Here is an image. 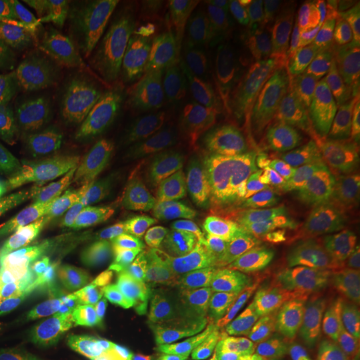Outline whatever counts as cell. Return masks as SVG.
I'll return each instance as SVG.
<instances>
[{"mask_svg": "<svg viewBox=\"0 0 360 360\" xmlns=\"http://www.w3.org/2000/svg\"><path fill=\"white\" fill-rule=\"evenodd\" d=\"M270 58L266 23L245 22L226 40L184 104L180 129L211 165H229L238 154L257 80Z\"/></svg>", "mask_w": 360, "mask_h": 360, "instance_id": "cell-1", "label": "cell"}, {"mask_svg": "<svg viewBox=\"0 0 360 360\" xmlns=\"http://www.w3.org/2000/svg\"><path fill=\"white\" fill-rule=\"evenodd\" d=\"M236 0H186L139 11L136 37L155 94L169 115L179 114L206 72Z\"/></svg>", "mask_w": 360, "mask_h": 360, "instance_id": "cell-2", "label": "cell"}, {"mask_svg": "<svg viewBox=\"0 0 360 360\" xmlns=\"http://www.w3.org/2000/svg\"><path fill=\"white\" fill-rule=\"evenodd\" d=\"M203 190L202 180L176 159L144 158L129 179L122 207V226L131 245H166Z\"/></svg>", "mask_w": 360, "mask_h": 360, "instance_id": "cell-3", "label": "cell"}, {"mask_svg": "<svg viewBox=\"0 0 360 360\" xmlns=\"http://www.w3.org/2000/svg\"><path fill=\"white\" fill-rule=\"evenodd\" d=\"M245 203V188L239 178L205 187L155 259L150 276L168 282L205 267L231 238Z\"/></svg>", "mask_w": 360, "mask_h": 360, "instance_id": "cell-4", "label": "cell"}, {"mask_svg": "<svg viewBox=\"0 0 360 360\" xmlns=\"http://www.w3.org/2000/svg\"><path fill=\"white\" fill-rule=\"evenodd\" d=\"M30 150L38 174L52 183H68L111 167L117 141L96 116L68 107L37 131Z\"/></svg>", "mask_w": 360, "mask_h": 360, "instance_id": "cell-5", "label": "cell"}, {"mask_svg": "<svg viewBox=\"0 0 360 360\" xmlns=\"http://www.w3.org/2000/svg\"><path fill=\"white\" fill-rule=\"evenodd\" d=\"M326 147L327 142L292 143L260 175L254 203L260 217L282 224L322 217L330 196Z\"/></svg>", "mask_w": 360, "mask_h": 360, "instance_id": "cell-6", "label": "cell"}, {"mask_svg": "<svg viewBox=\"0 0 360 360\" xmlns=\"http://www.w3.org/2000/svg\"><path fill=\"white\" fill-rule=\"evenodd\" d=\"M160 324L156 311H112L74 322H47L16 360H105L134 347Z\"/></svg>", "mask_w": 360, "mask_h": 360, "instance_id": "cell-7", "label": "cell"}, {"mask_svg": "<svg viewBox=\"0 0 360 360\" xmlns=\"http://www.w3.org/2000/svg\"><path fill=\"white\" fill-rule=\"evenodd\" d=\"M77 91L83 103L123 131L135 135L171 131L146 80L105 55L91 63Z\"/></svg>", "mask_w": 360, "mask_h": 360, "instance_id": "cell-8", "label": "cell"}, {"mask_svg": "<svg viewBox=\"0 0 360 360\" xmlns=\"http://www.w3.org/2000/svg\"><path fill=\"white\" fill-rule=\"evenodd\" d=\"M303 79L271 70L259 77L243 129L251 163H266L283 154L295 127Z\"/></svg>", "mask_w": 360, "mask_h": 360, "instance_id": "cell-9", "label": "cell"}, {"mask_svg": "<svg viewBox=\"0 0 360 360\" xmlns=\"http://www.w3.org/2000/svg\"><path fill=\"white\" fill-rule=\"evenodd\" d=\"M359 110L347 65L335 59L306 77L290 144L328 142L358 123Z\"/></svg>", "mask_w": 360, "mask_h": 360, "instance_id": "cell-10", "label": "cell"}, {"mask_svg": "<svg viewBox=\"0 0 360 360\" xmlns=\"http://www.w3.org/2000/svg\"><path fill=\"white\" fill-rule=\"evenodd\" d=\"M103 223L101 203L91 193L55 199L32 217L34 245L50 263H72L98 245Z\"/></svg>", "mask_w": 360, "mask_h": 360, "instance_id": "cell-11", "label": "cell"}, {"mask_svg": "<svg viewBox=\"0 0 360 360\" xmlns=\"http://www.w3.org/2000/svg\"><path fill=\"white\" fill-rule=\"evenodd\" d=\"M227 299L220 281L205 278L193 283L156 328L146 360H191L217 328Z\"/></svg>", "mask_w": 360, "mask_h": 360, "instance_id": "cell-12", "label": "cell"}, {"mask_svg": "<svg viewBox=\"0 0 360 360\" xmlns=\"http://www.w3.org/2000/svg\"><path fill=\"white\" fill-rule=\"evenodd\" d=\"M354 281V264L346 255L323 257L294 278L269 287L259 296L254 312L269 319L312 306L316 307L347 291Z\"/></svg>", "mask_w": 360, "mask_h": 360, "instance_id": "cell-13", "label": "cell"}, {"mask_svg": "<svg viewBox=\"0 0 360 360\" xmlns=\"http://www.w3.org/2000/svg\"><path fill=\"white\" fill-rule=\"evenodd\" d=\"M331 238L328 223L302 226L274 236L255 257L245 285L260 290L294 278L324 257Z\"/></svg>", "mask_w": 360, "mask_h": 360, "instance_id": "cell-14", "label": "cell"}, {"mask_svg": "<svg viewBox=\"0 0 360 360\" xmlns=\"http://www.w3.org/2000/svg\"><path fill=\"white\" fill-rule=\"evenodd\" d=\"M75 30L80 46L103 44L124 55L136 32L139 6L131 0H50Z\"/></svg>", "mask_w": 360, "mask_h": 360, "instance_id": "cell-15", "label": "cell"}, {"mask_svg": "<svg viewBox=\"0 0 360 360\" xmlns=\"http://www.w3.org/2000/svg\"><path fill=\"white\" fill-rule=\"evenodd\" d=\"M124 284V267L108 255L62 266L53 271L50 279L53 299L67 312L90 311L110 304L122 295Z\"/></svg>", "mask_w": 360, "mask_h": 360, "instance_id": "cell-16", "label": "cell"}, {"mask_svg": "<svg viewBox=\"0 0 360 360\" xmlns=\"http://www.w3.org/2000/svg\"><path fill=\"white\" fill-rule=\"evenodd\" d=\"M360 340V304L328 300L307 314L295 339L296 360H328Z\"/></svg>", "mask_w": 360, "mask_h": 360, "instance_id": "cell-17", "label": "cell"}, {"mask_svg": "<svg viewBox=\"0 0 360 360\" xmlns=\"http://www.w3.org/2000/svg\"><path fill=\"white\" fill-rule=\"evenodd\" d=\"M0 79L18 95L49 99L75 86V77L51 51L0 44Z\"/></svg>", "mask_w": 360, "mask_h": 360, "instance_id": "cell-18", "label": "cell"}, {"mask_svg": "<svg viewBox=\"0 0 360 360\" xmlns=\"http://www.w3.org/2000/svg\"><path fill=\"white\" fill-rule=\"evenodd\" d=\"M326 175L330 191L339 205L355 206L360 203L359 120L330 141Z\"/></svg>", "mask_w": 360, "mask_h": 360, "instance_id": "cell-19", "label": "cell"}, {"mask_svg": "<svg viewBox=\"0 0 360 360\" xmlns=\"http://www.w3.org/2000/svg\"><path fill=\"white\" fill-rule=\"evenodd\" d=\"M35 270V251L26 221L16 210L0 211V274L19 290H27Z\"/></svg>", "mask_w": 360, "mask_h": 360, "instance_id": "cell-20", "label": "cell"}, {"mask_svg": "<svg viewBox=\"0 0 360 360\" xmlns=\"http://www.w3.org/2000/svg\"><path fill=\"white\" fill-rule=\"evenodd\" d=\"M22 6L32 39L49 49L75 77L74 67L84 51V47L80 46L77 38H74L59 20L37 1L22 0Z\"/></svg>", "mask_w": 360, "mask_h": 360, "instance_id": "cell-21", "label": "cell"}, {"mask_svg": "<svg viewBox=\"0 0 360 360\" xmlns=\"http://www.w3.org/2000/svg\"><path fill=\"white\" fill-rule=\"evenodd\" d=\"M38 174L30 144L0 150V211L15 210Z\"/></svg>", "mask_w": 360, "mask_h": 360, "instance_id": "cell-22", "label": "cell"}, {"mask_svg": "<svg viewBox=\"0 0 360 360\" xmlns=\"http://www.w3.org/2000/svg\"><path fill=\"white\" fill-rule=\"evenodd\" d=\"M330 3L284 1L281 15V35L287 43L321 41L328 25Z\"/></svg>", "mask_w": 360, "mask_h": 360, "instance_id": "cell-23", "label": "cell"}, {"mask_svg": "<svg viewBox=\"0 0 360 360\" xmlns=\"http://www.w3.org/2000/svg\"><path fill=\"white\" fill-rule=\"evenodd\" d=\"M335 10L338 20L334 34L336 59H342L347 65L360 104V0L338 1Z\"/></svg>", "mask_w": 360, "mask_h": 360, "instance_id": "cell-24", "label": "cell"}, {"mask_svg": "<svg viewBox=\"0 0 360 360\" xmlns=\"http://www.w3.org/2000/svg\"><path fill=\"white\" fill-rule=\"evenodd\" d=\"M43 331L38 321L0 287V348L25 349Z\"/></svg>", "mask_w": 360, "mask_h": 360, "instance_id": "cell-25", "label": "cell"}, {"mask_svg": "<svg viewBox=\"0 0 360 360\" xmlns=\"http://www.w3.org/2000/svg\"><path fill=\"white\" fill-rule=\"evenodd\" d=\"M27 127V110L19 95L0 79V135L18 134Z\"/></svg>", "mask_w": 360, "mask_h": 360, "instance_id": "cell-26", "label": "cell"}, {"mask_svg": "<svg viewBox=\"0 0 360 360\" xmlns=\"http://www.w3.org/2000/svg\"><path fill=\"white\" fill-rule=\"evenodd\" d=\"M4 38L34 40L22 1L0 0V41Z\"/></svg>", "mask_w": 360, "mask_h": 360, "instance_id": "cell-27", "label": "cell"}, {"mask_svg": "<svg viewBox=\"0 0 360 360\" xmlns=\"http://www.w3.org/2000/svg\"><path fill=\"white\" fill-rule=\"evenodd\" d=\"M312 62V53L307 47L297 44L292 49H285L276 56H271L266 70L282 72L285 75L300 77Z\"/></svg>", "mask_w": 360, "mask_h": 360, "instance_id": "cell-28", "label": "cell"}, {"mask_svg": "<svg viewBox=\"0 0 360 360\" xmlns=\"http://www.w3.org/2000/svg\"><path fill=\"white\" fill-rule=\"evenodd\" d=\"M154 334L143 338L139 343H136L134 347L129 348V352H126L120 359L117 360H146Z\"/></svg>", "mask_w": 360, "mask_h": 360, "instance_id": "cell-29", "label": "cell"}, {"mask_svg": "<svg viewBox=\"0 0 360 360\" xmlns=\"http://www.w3.org/2000/svg\"><path fill=\"white\" fill-rule=\"evenodd\" d=\"M328 360H360V340L345 348Z\"/></svg>", "mask_w": 360, "mask_h": 360, "instance_id": "cell-30", "label": "cell"}, {"mask_svg": "<svg viewBox=\"0 0 360 360\" xmlns=\"http://www.w3.org/2000/svg\"><path fill=\"white\" fill-rule=\"evenodd\" d=\"M260 360H282L279 358V355L278 354H275V352H271V354H267L264 358H262Z\"/></svg>", "mask_w": 360, "mask_h": 360, "instance_id": "cell-31", "label": "cell"}, {"mask_svg": "<svg viewBox=\"0 0 360 360\" xmlns=\"http://www.w3.org/2000/svg\"><path fill=\"white\" fill-rule=\"evenodd\" d=\"M199 360H224V356H223L221 354H217V355H212V356H207V358H203V359Z\"/></svg>", "mask_w": 360, "mask_h": 360, "instance_id": "cell-32", "label": "cell"}, {"mask_svg": "<svg viewBox=\"0 0 360 360\" xmlns=\"http://www.w3.org/2000/svg\"><path fill=\"white\" fill-rule=\"evenodd\" d=\"M359 129H360V119H359Z\"/></svg>", "mask_w": 360, "mask_h": 360, "instance_id": "cell-33", "label": "cell"}, {"mask_svg": "<svg viewBox=\"0 0 360 360\" xmlns=\"http://www.w3.org/2000/svg\"><path fill=\"white\" fill-rule=\"evenodd\" d=\"M359 251H360V248H359Z\"/></svg>", "mask_w": 360, "mask_h": 360, "instance_id": "cell-34", "label": "cell"}]
</instances>
